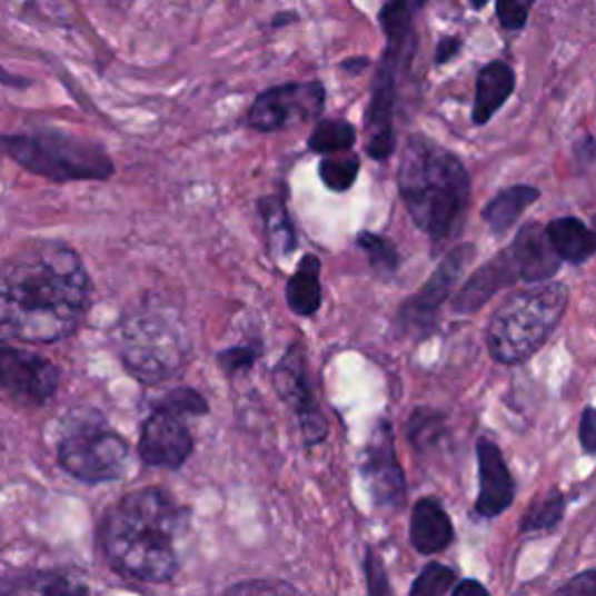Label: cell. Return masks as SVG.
Returning a JSON list of instances; mask_svg holds the SVG:
<instances>
[{
  "label": "cell",
  "instance_id": "1",
  "mask_svg": "<svg viewBox=\"0 0 596 596\" xmlns=\"http://www.w3.org/2000/svg\"><path fill=\"white\" fill-rule=\"evenodd\" d=\"M89 306V272L68 245H31L0 264V329L14 340H63L78 331Z\"/></svg>",
  "mask_w": 596,
  "mask_h": 596
},
{
  "label": "cell",
  "instance_id": "2",
  "mask_svg": "<svg viewBox=\"0 0 596 596\" xmlns=\"http://www.w3.org/2000/svg\"><path fill=\"white\" fill-rule=\"evenodd\" d=\"M185 532L187 510L168 491L145 487L108 513L101 543L119 576L159 585L178 574V540Z\"/></svg>",
  "mask_w": 596,
  "mask_h": 596
},
{
  "label": "cell",
  "instance_id": "3",
  "mask_svg": "<svg viewBox=\"0 0 596 596\" xmlns=\"http://www.w3.org/2000/svg\"><path fill=\"white\" fill-rule=\"evenodd\" d=\"M399 191L413 221L434 245L461 231L470 180L464 163L438 142L425 136L408 140L399 168Z\"/></svg>",
  "mask_w": 596,
  "mask_h": 596
},
{
  "label": "cell",
  "instance_id": "4",
  "mask_svg": "<svg viewBox=\"0 0 596 596\" xmlns=\"http://www.w3.org/2000/svg\"><path fill=\"white\" fill-rule=\"evenodd\" d=\"M119 357L145 385L163 383L185 368L189 334L182 315L159 301H145L121 319L117 331Z\"/></svg>",
  "mask_w": 596,
  "mask_h": 596
},
{
  "label": "cell",
  "instance_id": "5",
  "mask_svg": "<svg viewBox=\"0 0 596 596\" xmlns=\"http://www.w3.org/2000/svg\"><path fill=\"white\" fill-rule=\"evenodd\" d=\"M568 291L559 282H538L513 291L487 327V347L494 361L517 366L532 359L559 327Z\"/></svg>",
  "mask_w": 596,
  "mask_h": 596
},
{
  "label": "cell",
  "instance_id": "6",
  "mask_svg": "<svg viewBox=\"0 0 596 596\" xmlns=\"http://www.w3.org/2000/svg\"><path fill=\"white\" fill-rule=\"evenodd\" d=\"M413 10L415 8L410 0H389L380 14L383 29L387 33V49L376 72V82H372V96L366 115V152L378 161H385L394 152L396 85L408 70L415 52Z\"/></svg>",
  "mask_w": 596,
  "mask_h": 596
},
{
  "label": "cell",
  "instance_id": "7",
  "mask_svg": "<svg viewBox=\"0 0 596 596\" xmlns=\"http://www.w3.org/2000/svg\"><path fill=\"white\" fill-rule=\"evenodd\" d=\"M57 450L66 474L89 485L119 480L129 464V443L91 408L63 417Z\"/></svg>",
  "mask_w": 596,
  "mask_h": 596
},
{
  "label": "cell",
  "instance_id": "8",
  "mask_svg": "<svg viewBox=\"0 0 596 596\" xmlns=\"http://www.w3.org/2000/svg\"><path fill=\"white\" fill-rule=\"evenodd\" d=\"M0 152L52 182L108 180L115 172L101 147L59 131L0 138Z\"/></svg>",
  "mask_w": 596,
  "mask_h": 596
},
{
  "label": "cell",
  "instance_id": "9",
  "mask_svg": "<svg viewBox=\"0 0 596 596\" xmlns=\"http://www.w3.org/2000/svg\"><path fill=\"white\" fill-rule=\"evenodd\" d=\"M474 245H459L453 252H447V257L434 270V276L401 306L394 319L396 331L410 340H425L434 334L440 308L447 301V296L453 294L466 264L474 259Z\"/></svg>",
  "mask_w": 596,
  "mask_h": 596
},
{
  "label": "cell",
  "instance_id": "10",
  "mask_svg": "<svg viewBox=\"0 0 596 596\" xmlns=\"http://www.w3.org/2000/svg\"><path fill=\"white\" fill-rule=\"evenodd\" d=\"M272 383H276L282 401L291 408L298 421V429H301L304 443L312 447L325 440L329 434V421L319 410L308 357L301 342L289 345V350L282 355L278 366L272 368Z\"/></svg>",
  "mask_w": 596,
  "mask_h": 596
},
{
  "label": "cell",
  "instance_id": "11",
  "mask_svg": "<svg viewBox=\"0 0 596 596\" xmlns=\"http://www.w3.org/2000/svg\"><path fill=\"white\" fill-rule=\"evenodd\" d=\"M361 476L368 487L370 501L383 513H399L408 501V485L404 468L396 457L394 431L387 419H380L372 429L361 457Z\"/></svg>",
  "mask_w": 596,
  "mask_h": 596
},
{
  "label": "cell",
  "instance_id": "12",
  "mask_svg": "<svg viewBox=\"0 0 596 596\" xmlns=\"http://www.w3.org/2000/svg\"><path fill=\"white\" fill-rule=\"evenodd\" d=\"M57 387L59 370L52 361L0 340V396L40 406L52 399Z\"/></svg>",
  "mask_w": 596,
  "mask_h": 596
},
{
  "label": "cell",
  "instance_id": "13",
  "mask_svg": "<svg viewBox=\"0 0 596 596\" xmlns=\"http://www.w3.org/2000/svg\"><path fill=\"white\" fill-rule=\"evenodd\" d=\"M185 415L152 404L138 440L140 459L157 468H180L193 453V436Z\"/></svg>",
  "mask_w": 596,
  "mask_h": 596
},
{
  "label": "cell",
  "instance_id": "14",
  "mask_svg": "<svg viewBox=\"0 0 596 596\" xmlns=\"http://www.w3.org/2000/svg\"><path fill=\"white\" fill-rule=\"evenodd\" d=\"M325 108V87L319 82H306V85H282L264 91L247 121L250 127L264 133L280 131L294 121L312 119Z\"/></svg>",
  "mask_w": 596,
  "mask_h": 596
},
{
  "label": "cell",
  "instance_id": "15",
  "mask_svg": "<svg viewBox=\"0 0 596 596\" xmlns=\"http://www.w3.org/2000/svg\"><path fill=\"white\" fill-rule=\"evenodd\" d=\"M478 455V499L476 513L480 517H499L515 501V480L504 459L501 447L483 436L476 445Z\"/></svg>",
  "mask_w": 596,
  "mask_h": 596
},
{
  "label": "cell",
  "instance_id": "16",
  "mask_svg": "<svg viewBox=\"0 0 596 596\" xmlns=\"http://www.w3.org/2000/svg\"><path fill=\"white\" fill-rule=\"evenodd\" d=\"M508 257L515 266L517 280H525L529 285L548 282L550 278H555V272L562 264L559 257L553 252L545 229H540V224L536 221L522 227V231L508 247Z\"/></svg>",
  "mask_w": 596,
  "mask_h": 596
},
{
  "label": "cell",
  "instance_id": "17",
  "mask_svg": "<svg viewBox=\"0 0 596 596\" xmlns=\"http://www.w3.org/2000/svg\"><path fill=\"white\" fill-rule=\"evenodd\" d=\"M408 538L419 555H438L450 548L455 540V527L440 501L431 499V496L415 501L410 510Z\"/></svg>",
  "mask_w": 596,
  "mask_h": 596
},
{
  "label": "cell",
  "instance_id": "18",
  "mask_svg": "<svg viewBox=\"0 0 596 596\" xmlns=\"http://www.w3.org/2000/svg\"><path fill=\"white\" fill-rule=\"evenodd\" d=\"M515 280L517 272L506 250L499 257H494L489 264H485L483 268H478L474 276L466 280V285L459 289L455 298V312L457 315L478 312L496 291L513 285Z\"/></svg>",
  "mask_w": 596,
  "mask_h": 596
},
{
  "label": "cell",
  "instance_id": "19",
  "mask_svg": "<svg viewBox=\"0 0 596 596\" xmlns=\"http://www.w3.org/2000/svg\"><path fill=\"white\" fill-rule=\"evenodd\" d=\"M545 236H548V242L553 247V252L559 257V261L568 264H585L594 257L596 250V240L594 234L585 221L576 217H562L548 224L545 229Z\"/></svg>",
  "mask_w": 596,
  "mask_h": 596
},
{
  "label": "cell",
  "instance_id": "20",
  "mask_svg": "<svg viewBox=\"0 0 596 596\" xmlns=\"http://www.w3.org/2000/svg\"><path fill=\"white\" fill-rule=\"evenodd\" d=\"M515 89V72L504 61L487 63L478 74L476 103H474V121L487 123L491 115L499 110Z\"/></svg>",
  "mask_w": 596,
  "mask_h": 596
},
{
  "label": "cell",
  "instance_id": "21",
  "mask_svg": "<svg viewBox=\"0 0 596 596\" xmlns=\"http://www.w3.org/2000/svg\"><path fill=\"white\" fill-rule=\"evenodd\" d=\"M321 261L315 255H306L287 282V306L298 317H312L321 306Z\"/></svg>",
  "mask_w": 596,
  "mask_h": 596
},
{
  "label": "cell",
  "instance_id": "22",
  "mask_svg": "<svg viewBox=\"0 0 596 596\" xmlns=\"http://www.w3.org/2000/svg\"><path fill=\"white\" fill-rule=\"evenodd\" d=\"M538 196L540 191L529 185H515L501 191L499 196H494L487 203V208L483 210V219L489 227V231L496 236L510 231L517 224V219L522 217V212L538 201Z\"/></svg>",
  "mask_w": 596,
  "mask_h": 596
},
{
  "label": "cell",
  "instance_id": "23",
  "mask_svg": "<svg viewBox=\"0 0 596 596\" xmlns=\"http://www.w3.org/2000/svg\"><path fill=\"white\" fill-rule=\"evenodd\" d=\"M259 215L264 221L266 242L268 250L276 257H289L296 250V229L291 224V217L287 212V206L278 196H266L259 201Z\"/></svg>",
  "mask_w": 596,
  "mask_h": 596
},
{
  "label": "cell",
  "instance_id": "24",
  "mask_svg": "<svg viewBox=\"0 0 596 596\" xmlns=\"http://www.w3.org/2000/svg\"><path fill=\"white\" fill-rule=\"evenodd\" d=\"M0 596H89V592L66 574H31L10 583Z\"/></svg>",
  "mask_w": 596,
  "mask_h": 596
},
{
  "label": "cell",
  "instance_id": "25",
  "mask_svg": "<svg viewBox=\"0 0 596 596\" xmlns=\"http://www.w3.org/2000/svg\"><path fill=\"white\" fill-rule=\"evenodd\" d=\"M447 438L445 415L434 408H417L408 419V443L417 455H434Z\"/></svg>",
  "mask_w": 596,
  "mask_h": 596
},
{
  "label": "cell",
  "instance_id": "26",
  "mask_svg": "<svg viewBox=\"0 0 596 596\" xmlns=\"http://www.w3.org/2000/svg\"><path fill=\"white\" fill-rule=\"evenodd\" d=\"M566 510V499L559 489H553L550 494H545L540 501H536L525 519L519 522V532L525 536H543V534H553L559 522L564 519Z\"/></svg>",
  "mask_w": 596,
  "mask_h": 596
},
{
  "label": "cell",
  "instance_id": "27",
  "mask_svg": "<svg viewBox=\"0 0 596 596\" xmlns=\"http://www.w3.org/2000/svg\"><path fill=\"white\" fill-rule=\"evenodd\" d=\"M357 140L355 127L345 119H321L308 138V147L319 155L347 152Z\"/></svg>",
  "mask_w": 596,
  "mask_h": 596
},
{
  "label": "cell",
  "instance_id": "28",
  "mask_svg": "<svg viewBox=\"0 0 596 596\" xmlns=\"http://www.w3.org/2000/svg\"><path fill=\"white\" fill-rule=\"evenodd\" d=\"M357 245H359V250L368 257V264L378 278L389 280L396 276V270H399V252H396L391 240L378 234L361 231L357 236Z\"/></svg>",
  "mask_w": 596,
  "mask_h": 596
},
{
  "label": "cell",
  "instance_id": "29",
  "mask_svg": "<svg viewBox=\"0 0 596 596\" xmlns=\"http://www.w3.org/2000/svg\"><path fill=\"white\" fill-rule=\"evenodd\" d=\"M457 583V570L440 562H429L419 570L408 596H445Z\"/></svg>",
  "mask_w": 596,
  "mask_h": 596
},
{
  "label": "cell",
  "instance_id": "30",
  "mask_svg": "<svg viewBox=\"0 0 596 596\" xmlns=\"http://www.w3.org/2000/svg\"><path fill=\"white\" fill-rule=\"evenodd\" d=\"M359 176L357 157H327L319 163V178L331 191H347Z\"/></svg>",
  "mask_w": 596,
  "mask_h": 596
},
{
  "label": "cell",
  "instance_id": "31",
  "mask_svg": "<svg viewBox=\"0 0 596 596\" xmlns=\"http://www.w3.org/2000/svg\"><path fill=\"white\" fill-rule=\"evenodd\" d=\"M261 355H264V347L259 340L238 342L234 347H227V350H221L217 355V364L224 372H227L229 378H236V376H240V372L250 370L259 361Z\"/></svg>",
  "mask_w": 596,
  "mask_h": 596
},
{
  "label": "cell",
  "instance_id": "32",
  "mask_svg": "<svg viewBox=\"0 0 596 596\" xmlns=\"http://www.w3.org/2000/svg\"><path fill=\"white\" fill-rule=\"evenodd\" d=\"M168 410H176L185 417H203L208 413V404L201 394H198L196 389H189V387H176V389H168L166 394H161L159 399L155 401Z\"/></svg>",
  "mask_w": 596,
  "mask_h": 596
},
{
  "label": "cell",
  "instance_id": "33",
  "mask_svg": "<svg viewBox=\"0 0 596 596\" xmlns=\"http://www.w3.org/2000/svg\"><path fill=\"white\" fill-rule=\"evenodd\" d=\"M224 596H304L285 580H245L234 585Z\"/></svg>",
  "mask_w": 596,
  "mask_h": 596
},
{
  "label": "cell",
  "instance_id": "34",
  "mask_svg": "<svg viewBox=\"0 0 596 596\" xmlns=\"http://www.w3.org/2000/svg\"><path fill=\"white\" fill-rule=\"evenodd\" d=\"M364 574H366L368 596H394L391 594V583H389V576H387V568H385L380 555L372 548L366 550Z\"/></svg>",
  "mask_w": 596,
  "mask_h": 596
},
{
  "label": "cell",
  "instance_id": "35",
  "mask_svg": "<svg viewBox=\"0 0 596 596\" xmlns=\"http://www.w3.org/2000/svg\"><path fill=\"white\" fill-rule=\"evenodd\" d=\"M496 17L504 29L519 31L527 23V6L522 0H496Z\"/></svg>",
  "mask_w": 596,
  "mask_h": 596
},
{
  "label": "cell",
  "instance_id": "36",
  "mask_svg": "<svg viewBox=\"0 0 596 596\" xmlns=\"http://www.w3.org/2000/svg\"><path fill=\"white\" fill-rule=\"evenodd\" d=\"M553 596H596V570L587 568L580 576L570 578Z\"/></svg>",
  "mask_w": 596,
  "mask_h": 596
},
{
  "label": "cell",
  "instance_id": "37",
  "mask_svg": "<svg viewBox=\"0 0 596 596\" xmlns=\"http://www.w3.org/2000/svg\"><path fill=\"white\" fill-rule=\"evenodd\" d=\"M578 438H580V445H583V453L585 455H594L596 453V415H594V408L592 406H587L583 410L580 425H578Z\"/></svg>",
  "mask_w": 596,
  "mask_h": 596
},
{
  "label": "cell",
  "instance_id": "38",
  "mask_svg": "<svg viewBox=\"0 0 596 596\" xmlns=\"http://www.w3.org/2000/svg\"><path fill=\"white\" fill-rule=\"evenodd\" d=\"M453 596H491V594L480 580L466 578V580H459L453 585Z\"/></svg>",
  "mask_w": 596,
  "mask_h": 596
},
{
  "label": "cell",
  "instance_id": "39",
  "mask_svg": "<svg viewBox=\"0 0 596 596\" xmlns=\"http://www.w3.org/2000/svg\"><path fill=\"white\" fill-rule=\"evenodd\" d=\"M461 49V40L459 38H443L438 49H436V61L438 63H445V61H450L457 52Z\"/></svg>",
  "mask_w": 596,
  "mask_h": 596
},
{
  "label": "cell",
  "instance_id": "40",
  "mask_svg": "<svg viewBox=\"0 0 596 596\" xmlns=\"http://www.w3.org/2000/svg\"><path fill=\"white\" fill-rule=\"evenodd\" d=\"M342 70L347 72H352V74H359L364 68H368V59L366 57H359V59H350V61H342L340 63Z\"/></svg>",
  "mask_w": 596,
  "mask_h": 596
},
{
  "label": "cell",
  "instance_id": "41",
  "mask_svg": "<svg viewBox=\"0 0 596 596\" xmlns=\"http://www.w3.org/2000/svg\"><path fill=\"white\" fill-rule=\"evenodd\" d=\"M294 19H296V14H294V12H289V14H278V17H276V21H272V27H282V23L294 21Z\"/></svg>",
  "mask_w": 596,
  "mask_h": 596
},
{
  "label": "cell",
  "instance_id": "42",
  "mask_svg": "<svg viewBox=\"0 0 596 596\" xmlns=\"http://www.w3.org/2000/svg\"><path fill=\"white\" fill-rule=\"evenodd\" d=\"M0 82H6V85H14L12 78H8V72L6 70H0Z\"/></svg>",
  "mask_w": 596,
  "mask_h": 596
},
{
  "label": "cell",
  "instance_id": "43",
  "mask_svg": "<svg viewBox=\"0 0 596 596\" xmlns=\"http://www.w3.org/2000/svg\"><path fill=\"white\" fill-rule=\"evenodd\" d=\"M489 3V0H470V6L474 8H485Z\"/></svg>",
  "mask_w": 596,
  "mask_h": 596
},
{
  "label": "cell",
  "instance_id": "44",
  "mask_svg": "<svg viewBox=\"0 0 596 596\" xmlns=\"http://www.w3.org/2000/svg\"><path fill=\"white\" fill-rule=\"evenodd\" d=\"M410 3H413V8H421L427 3V0H410Z\"/></svg>",
  "mask_w": 596,
  "mask_h": 596
},
{
  "label": "cell",
  "instance_id": "45",
  "mask_svg": "<svg viewBox=\"0 0 596 596\" xmlns=\"http://www.w3.org/2000/svg\"><path fill=\"white\" fill-rule=\"evenodd\" d=\"M522 3H525V6H527V8H532V6H534V3H536V0H522Z\"/></svg>",
  "mask_w": 596,
  "mask_h": 596
}]
</instances>
